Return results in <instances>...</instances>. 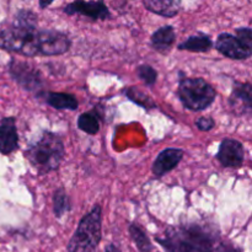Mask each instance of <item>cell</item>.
Masks as SVG:
<instances>
[{
	"label": "cell",
	"instance_id": "6da1fadb",
	"mask_svg": "<svg viewBox=\"0 0 252 252\" xmlns=\"http://www.w3.org/2000/svg\"><path fill=\"white\" fill-rule=\"evenodd\" d=\"M155 241L166 252H213L220 243V231L204 221L171 225Z\"/></svg>",
	"mask_w": 252,
	"mask_h": 252
},
{
	"label": "cell",
	"instance_id": "7a4b0ae2",
	"mask_svg": "<svg viewBox=\"0 0 252 252\" xmlns=\"http://www.w3.org/2000/svg\"><path fill=\"white\" fill-rule=\"evenodd\" d=\"M38 16L30 9H20L11 24L0 30V48L24 57L38 56Z\"/></svg>",
	"mask_w": 252,
	"mask_h": 252
},
{
	"label": "cell",
	"instance_id": "3957f363",
	"mask_svg": "<svg viewBox=\"0 0 252 252\" xmlns=\"http://www.w3.org/2000/svg\"><path fill=\"white\" fill-rule=\"evenodd\" d=\"M24 155L37 174L47 175L59 169L65 157V147L61 135L44 130L41 138L25 150Z\"/></svg>",
	"mask_w": 252,
	"mask_h": 252
},
{
	"label": "cell",
	"instance_id": "277c9868",
	"mask_svg": "<svg viewBox=\"0 0 252 252\" xmlns=\"http://www.w3.org/2000/svg\"><path fill=\"white\" fill-rule=\"evenodd\" d=\"M102 239V208L95 204L81 218L75 233L68 244V252H96Z\"/></svg>",
	"mask_w": 252,
	"mask_h": 252
},
{
	"label": "cell",
	"instance_id": "5b68a950",
	"mask_svg": "<svg viewBox=\"0 0 252 252\" xmlns=\"http://www.w3.org/2000/svg\"><path fill=\"white\" fill-rule=\"evenodd\" d=\"M177 95L185 108L199 112L214 102L217 90L202 78H182L180 79Z\"/></svg>",
	"mask_w": 252,
	"mask_h": 252
},
{
	"label": "cell",
	"instance_id": "8992f818",
	"mask_svg": "<svg viewBox=\"0 0 252 252\" xmlns=\"http://www.w3.org/2000/svg\"><path fill=\"white\" fill-rule=\"evenodd\" d=\"M7 69H9V74L11 75V78L24 90L39 94L43 89L44 80L41 71L34 68L33 65L27 63V62H20L12 59V61H10Z\"/></svg>",
	"mask_w": 252,
	"mask_h": 252
},
{
	"label": "cell",
	"instance_id": "52a82bcc",
	"mask_svg": "<svg viewBox=\"0 0 252 252\" xmlns=\"http://www.w3.org/2000/svg\"><path fill=\"white\" fill-rule=\"evenodd\" d=\"M71 47V39L58 30H41L38 33V56H61Z\"/></svg>",
	"mask_w": 252,
	"mask_h": 252
},
{
	"label": "cell",
	"instance_id": "ba28073f",
	"mask_svg": "<svg viewBox=\"0 0 252 252\" xmlns=\"http://www.w3.org/2000/svg\"><path fill=\"white\" fill-rule=\"evenodd\" d=\"M216 158L225 169H240L245 160V148L239 140L225 138L219 144Z\"/></svg>",
	"mask_w": 252,
	"mask_h": 252
},
{
	"label": "cell",
	"instance_id": "9c48e42d",
	"mask_svg": "<svg viewBox=\"0 0 252 252\" xmlns=\"http://www.w3.org/2000/svg\"><path fill=\"white\" fill-rule=\"evenodd\" d=\"M64 14L66 15H81L91 19L93 21H105L111 17L110 9L105 1H73L63 7Z\"/></svg>",
	"mask_w": 252,
	"mask_h": 252
},
{
	"label": "cell",
	"instance_id": "30bf717a",
	"mask_svg": "<svg viewBox=\"0 0 252 252\" xmlns=\"http://www.w3.org/2000/svg\"><path fill=\"white\" fill-rule=\"evenodd\" d=\"M214 46L219 53L234 61H245L250 58L252 54L251 49L246 48L235 34L228 33V32L219 34Z\"/></svg>",
	"mask_w": 252,
	"mask_h": 252
},
{
	"label": "cell",
	"instance_id": "8fae6325",
	"mask_svg": "<svg viewBox=\"0 0 252 252\" xmlns=\"http://www.w3.org/2000/svg\"><path fill=\"white\" fill-rule=\"evenodd\" d=\"M251 84L250 83H239L234 81V88L228 102L230 105L231 111L236 116L250 115L252 110L251 103Z\"/></svg>",
	"mask_w": 252,
	"mask_h": 252
},
{
	"label": "cell",
	"instance_id": "7c38bea8",
	"mask_svg": "<svg viewBox=\"0 0 252 252\" xmlns=\"http://www.w3.org/2000/svg\"><path fill=\"white\" fill-rule=\"evenodd\" d=\"M184 150L180 148H167V149L162 150L157 157L155 161L153 162L152 171L154 176L160 179L164 175L176 169L177 165L184 159Z\"/></svg>",
	"mask_w": 252,
	"mask_h": 252
},
{
	"label": "cell",
	"instance_id": "4fadbf2b",
	"mask_svg": "<svg viewBox=\"0 0 252 252\" xmlns=\"http://www.w3.org/2000/svg\"><path fill=\"white\" fill-rule=\"evenodd\" d=\"M19 149V134H17L15 117H5L0 121V153L10 155Z\"/></svg>",
	"mask_w": 252,
	"mask_h": 252
},
{
	"label": "cell",
	"instance_id": "5bb4252c",
	"mask_svg": "<svg viewBox=\"0 0 252 252\" xmlns=\"http://www.w3.org/2000/svg\"><path fill=\"white\" fill-rule=\"evenodd\" d=\"M175 41H176V32L175 27L171 25H165V26L159 27L150 37V46L158 53L166 56L171 52L174 47Z\"/></svg>",
	"mask_w": 252,
	"mask_h": 252
},
{
	"label": "cell",
	"instance_id": "9a60e30c",
	"mask_svg": "<svg viewBox=\"0 0 252 252\" xmlns=\"http://www.w3.org/2000/svg\"><path fill=\"white\" fill-rule=\"evenodd\" d=\"M37 97L42 98L44 103L56 110L75 111L79 107L78 98L71 94L56 93V91H41L37 94Z\"/></svg>",
	"mask_w": 252,
	"mask_h": 252
},
{
	"label": "cell",
	"instance_id": "2e32d148",
	"mask_svg": "<svg viewBox=\"0 0 252 252\" xmlns=\"http://www.w3.org/2000/svg\"><path fill=\"white\" fill-rule=\"evenodd\" d=\"M145 9L162 17H175L181 11L182 2L180 0H144Z\"/></svg>",
	"mask_w": 252,
	"mask_h": 252
},
{
	"label": "cell",
	"instance_id": "e0dca14e",
	"mask_svg": "<svg viewBox=\"0 0 252 252\" xmlns=\"http://www.w3.org/2000/svg\"><path fill=\"white\" fill-rule=\"evenodd\" d=\"M212 47H213V41H212L211 37L203 32H197V33L192 34L189 38L185 39L182 43H180L177 48L180 51L203 53V52L211 51Z\"/></svg>",
	"mask_w": 252,
	"mask_h": 252
},
{
	"label": "cell",
	"instance_id": "ac0fdd59",
	"mask_svg": "<svg viewBox=\"0 0 252 252\" xmlns=\"http://www.w3.org/2000/svg\"><path fill=\"white\" fill-rule=\"evenodd\" d=\"M101 115L97 110H91L89 112L81 113L78 117V128L86 134L95 135L100 132Z\"/></svg>",
	"mask_w": 252,
	"mask_h": 252
},
{
	"label": "cell",
	"instance_id": "d6986e66",
	"mask_svg": "<svg viewBox=\"0 0 252 252\" xmlns=\"http://www.w3.org/2000/svg\"><path fill=\"white\" fill-rule=\"evenodd\" d=\"M129 235L132 238L133 243L135 244L137 249L139 252H152L153 251V244L150 241L149 236L147 235V233L144 231V229L137 223V221H133L129 224Z\"/></svg>",
	"mask_w": 252,
	"mask_h": 252
},
{
	"label": "cell",
	"instance_id": "ffe728a7",
	"mask_svg": "<svg viewBox=\"0 0 252 252\" xmlns=\"http://www.w3.org/2000/svg\"><path fill=\"white\" fill-rule=\"evenodd\" d=\"M71 211V203L68 193L63 187H59L53 194V213L57 219H62L66 213Z\"/></svg>",
	"mask_w": 252,
	"mask_h": 252
},
{
	"label": "cell",
	"instance_id": "44dd1931",
	"mask_svg": "<svg viewBox=\"0 0 252 252\" xmlns=\"http://www.w3.org/2000/svg\"><path fill=\"white\" fill-rule=\"evenodd\" d=\"M123 93L127 96L128 100H130L132 102H134L135 105L140 106V107L145 108V111H150L153 110V108L157 107V105H155L154 101L152 100V97L148 96L145 93H143V91H140L139 88H137V86L127 88Z\"/></svg>",
	"mask_w": 252,
	"mask_h": 252
},
{
	"label": "cell",
	"instance_id": "7402d4cb",
	"mask_svg": "<svg viewBox=\"0 0 252 252\" xmlns=\"http://www.w3.org/2000/svg\"><path fill=\"white\" fill-rule=\"evenodd\" d=\"M137 75L148 88H153L157 84L158 71L149 64H142L137 68Z\"/></svg>",
	"mask_w": 252,
	"mask_h": 252
},
{
	"label": "cell",
	"instance_id": "603a6c76",
	"mask_svg": "<svg viewBox=\"0 0 252 252\" xmlns=\"http://www.w3.org/2000/svg\"><path fill=\"white\" fill-rule=\"evenodd\" d=\"M235 36L243 42L246 48L252 51V30L250 27H239L235 31Z\"/></svg>",
	"mask_w": 252,
	"mask_h": 252
},
{
	"label": "cell",
	"instance_id": "cb8c5ba5",
	"mask_svg": "<svg viewBox=\"0 0 252 252\" xmlns=\"http://www.w3.org/2000/svg\"><path fill=\"white\" fill-rule=\"evenodd\" d=\"M194 125L202 132H209L216 127V121L209 116H203V117H199L198 120H196Z\"/></svg>",
	"mask_w": 252,
	"mask_h": 252
},
{
	"label": "cell",
	"instance_id": "d4e9b609",
	"mask_svg": "<svg viewBox=\"0 0 252 252\" xmlns=\"http://www.w3.org/2000/svg\"><path fill=\"white\" fill-rule=\"evenodd\" d=\"M213 252H244V251L241 250L240 248L234 245V244L223 243V241H220V243L216 246V249H214Z\"/></svg>",
	"mask_w": 252,
	"mask_h": 252
},
{
	"label": "cell",
	"instance_id": "484cf974",
	"mask_svg": "<svg viewBox=\"0 0 252 252\" xmlns=\"http://www.w3.org/2000/svg\"><path fill=\"white\" fill-rule=\"evenodd\" d=\"M105 252H121V250L115 245V244H110V245L106 246Z\"/></svg>",
	"mask_w": 252,
	"mask_h": 252
},
{
	"label": "cell",
	"instance_id": "4316f807",
	"mask_svg": "<svg viewBox=\"0 0 252 252\" xmlns=\"http://www.w3.org/2000/svg\"><path fill=\"white\" fill-rule=\"evenodd\" d=\"M53 4V0H49V1H43V0H39L38 5L41 9H46V7H48L49 5Z\"/></svg>",
	"mask_w": 252,
	"mask_h": 252
}]
</instances>
